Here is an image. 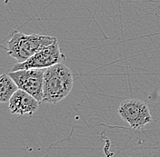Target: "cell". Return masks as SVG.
I'll list each match as a JSON object with an SVG mask.
<instances>
[{
    "label": "cell",
    "instance_id": "cell-3",
    "mask_svg": "<svg viewBox=\"0 0 160 157\" xmlns=\"http://www.w3.org/2000/svg\"><path fill=\"white\" fill-rule=\"evenodd\" d=\"M118 115L134 130H142L153 120L148 105L135 98L122 102L118 108Z\"/></svg>",
    "mask_w": 160,
    "mask_h": 157
},
{
    "label": "cell",
    "instance_id": "cell-7",
    "mask_svg": "<svg viewBox=\"0 0 160 157\" xmlns=\"http://www.w3.org/2000/svg\"><path fill=\"white\" fill-rule=\"evenodd\" d=\"M18 89L15 81L9 75H0V104L8 103L12 96Z\"/></svg>",
    "mask_w": 160,
    "mask_h": 157
},
{
    "label": "cell",
    "instance_id": "cell-5",
    "mask_svg": "<svg viewBox=\"0 0 160 157\" xmlns=\"http://www.w3.org/2000/svg\"><path fill=\"white\" fill-rule=\"evenodd\" d=\"M64 59L65 56L61 52L59 44L57 41L54 44L39 50L26 61L14 65L12 67V71L31 68L46 69L62 62Z\"/></svg>",
    "mask_w": 160,
    "mask_h": 157
},
{
    "label": "cell",
    "instance_id": "cell-2",
    "mask_svg": "<svg viewBox=\"0 0 160 157\" xmlns=\"http://www.w3.org/2000/svg\"><path fill=\"white\" fill-rule=\"evenodd\" d=\"M58 39L54 37L39 34L26 35L18 31L12 33L8 41V54L18 63L24 62L44 47L54 44Z\"/></svg>",
    "mask_w": 160,
    "mask_h": 157
},
{
    "label": "cell",
    "instance_id": "cell-1",
    "mask_svg": "<svg viewBox=\"0 0 160 157\" xmlns=\"http://www.w3.org/2000/svg\"><path fill=\"white\" fill-rule=\"evenodd\" d=\"M73 86V74L69 67L62 62L46 68L42 102L48 104L58 103L69 95Z\"/></svg>",
    "mask_w": 160,
    "mask_h": 157
},
{
    "label": "cell",
    "instance_id": "cell-4",
    "mask_svg": "<svg viewBox=\"0 0 160 157\" xmlns=\"http://www.w3.org/2000/svg\"><path fill=\"white\" fill-rule=\"evenodd\" d=\"M45 69H20L9 72L18 89H22L34 96L39 103L43 100V84Z\"/></svg>",
    "mask_w": 160,
    "mask_h": 157
},
{
    "label": "cell",
    "instance_id": "cell-6",
    "mask_svg": "<svg viewBox=\"0 0 160 157\" xmlns=\"http://www.w3.org/2000/svg\"><path fill=\"white\" fill-rule=\"evenodd\" d=\"M39 102L28 92L18 89L8 102L10 112L18 115H33L39 107Z\"/></svg>",
    "mask_w": 160,
    "mask_h": 157
}]
</instances>
